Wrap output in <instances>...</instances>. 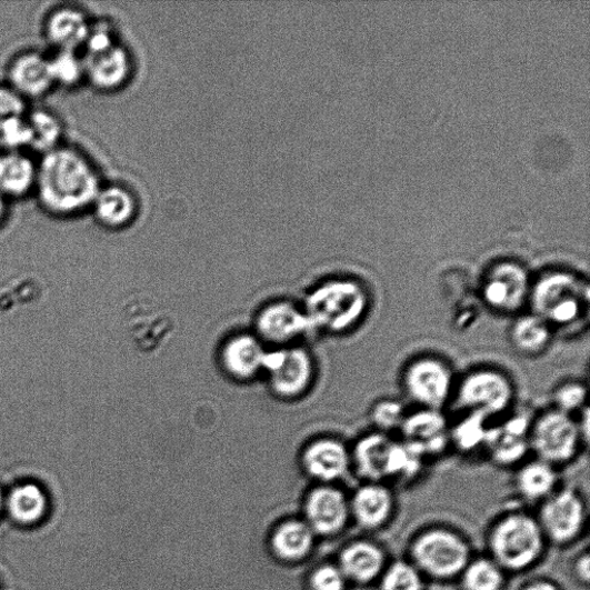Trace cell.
Listing matches in <instances>:
<instances>
[{
    "mask_svg": "<svg viewBox=\"0 0 590 590\" xmlns=\"http://www.w3.org/2000/svg\"><path fill=\"white\" fill-rule=\"evenodd\" d=\"M98 168L80 150L59 146L38 164L36 193L54 216H74L90 210L102 189Z\"/></svg>",
    "mask_w": 590,
    "mask_h": 590,
    "instance_id": "1",
    "label": "cell"
},
{
    "mask_svg": "<svg viewBox=\"0 0 590 590\" xmlns=\"http://www.w3.org/2000/svg\"><path fill=\"white\" fill-rule=\"evenodd\" d=\"M532 313L550 328L572 330L587 318L589 286L580 274L568 269H550L532 283L530 301Z\"/></svg>",
    "mask_w": 590,
    "mask_h": 590,
    "instance_id": "2",
    "label": "cell"
},
{
    "mask_svg": "<svg viewBox=\"0 0 590 590\" xmlns=\"http://www.w3.org/2000/svg\"><path fill=\"white\" fill-rule=\"evenodd\" d=\"M369 309V294L356 279L336 278L317 288L307 299L310 326L331 333L356 328Z\"/></svg>",
    "mask_w": 590,
    "mask_h": 590,
    "instance_id": "3",
    "label": "cell"
},
{
    "mask_svg": "<svg viewBox=\"0 0 590 590\" xmlns=\"http://www.w3.org/2000/svg\"><path fill=\"white\" fill-rule=\"evenodd\" d=\"M516 390L501 370L480 368L466 374L454 390L456 407L488 419L506 413L512 406Z\"/></svg>",
    "mask_w": 590,
    "mask_h": 590,
    "instance_id": "4",
    "label": "cell"
},
{
    "mask_svg": "<svg viewBox=\"0 0 590 590\" xmlns=\"http://www.w3.org/2000/svg\"><path fill=\"white\" fill-rule=\"evenodd\" d=\"M583 443L578 421L572 416L552 409L533 420L530 448L538 459L553 468L574 459Z\"/></svg>",
    "mask_w": 590,
    "mask_h": 590,
    "instance_id": "5",
    "label": "cell"
},
{
    "mask_svg": "<svg viewBox=\"0 0 590 590\" xmlns=\"http://www.w3.org/2000/svg\"><path fill=\"white\" fill-rule=\"evenodd\" d=\"M532 278L527 268L516 260H500L484 272L480 292L483 302L500 314L520 312L530 301Z\"/></svg>",
    "mask_w": 590,
    "mask_h": 590,
    "instance_id": "6",
    "label": "cell"
},
{
    "mask_svg": "<svg viewBox=\"0 0 590 590\" xmlns=\"http://www.w3.org/2000/svg\"><path fill=\"white\" fill-rule=\"evenodd\" d=\"M543 547L541 527L531 517L511 516L494 528L491 549L501 566L521 570L531 566Z\"/></svg>",
    "mask_w": 590,
    "mask_h": 590,
    "instance_id": "7",
    "label": "cell"
},
{
    "mask_svg": "<svg viewBox=\"0 0 590 590\" xmlns=\"http://www.w3.org/2000/svg\"><path fill=\"white\" fill-rule=\"evenodd\" d=\"M402 388L420 409L441 411L454 391L453 370L440 358H417L403 370Z\"/></svg>",
    "mask_w": 590,
    "mask_h": 590,
    "instance_id": "8",
    "label": "cell"
},
{
    "mask_svg": "<svg viewBox=\"0 0 590 590\" xmlns=\"http://www.w3.org/2000/svg\"><path fill=\"white\" fill-rule=\"evenodd\" d=\"M413 556L428 574L448 578L468 567L470 550L468 544L450 532L431 531L418 539Z\"/></svg>",
    "mask_w": 590,
    "mask_h": 590,
    "instance_id": "9",
    "label": "cell"
},
{
    "mask_svg": "<svg viewBox=\"0 0 590 590\" xmlns=\"http://www.w3.org/2000/svg\"><path fill=\"white\" fill-rule=\"evenodd\" d=\"M263 369L273 391L284 398L301 396L314 379L313 359L302 349L266 353Z\"/></svg>",
    "mask_w": 590,
    "mask_h": 590,
    "instance_id": "10",
    "label": "cell"
},
{
    "mask_svg": "<svg viewBox=\"0 0 590 590\" xmlns=\"http://www.w3.org/2000/svg\"><path fill=\"white\" fill-rule=\"evenodd\" d=\"M86 80L102 92H114L127 87L136 71L133 54L120 41L109 49L84 54Z\"/></svg>",
    "mask_w": 590,
    "mask_h": 590,
    "instance_id": "11",
    "label": "cell"
},
{
    "mask_svg": "<svg viewBox=\"0 0 590 590\" xmlns=\"http://www.w3.org/2000/svg\"><path fill=\"white\" fill-rule=\"evenodd\" d=\"M533 418L526 412L511 416L502 424L490 427L484 448L493 462L512 466L521 461L530 448Z\"/></svg>",
    "mask_w": 590,
    "mask_h": 590,
    "instance_id": "12",
    "label": "cell"
},
{
    "mask_svg": "<svg viewBox=\"0 0 590 590\" xmlns=\"http://www.w3.org/2000/svg\"><path fill=\"white\" fill-rule=\"evenodd\" d=\"M406 441L427 457L443 453L450 444V428L441 411L419 409L408 414L399 430Z\"/></svg>",
    "mask_w": 590,
    "mask_h": 590,
    "instance_id": "13",
    "label": "cell"
},
{
    "mask_svg": "<svg viewBox=\"0 0 590 590\" xmlns=\"http://www.w3.org/2000/svg\"><path fill=\"white\" fill-rule=\"evenodd\" d=\"M127 322L137 348L144 352L163 348L173 331V323L164 310L146 301L128 306Z\"/></svg>",
    "mask_w": 590,
    "mask_h": 590,
    "instance_id": "14",
    "label": "cell"
},
{
    "mask_svg": "<svg viewBox=\"0 0 590 590\" xmlns=\"http://www.w3.org/2000/svg\"><path fill=\"white\" fill-rule=\"evenodd\" d=\"M90 210L102 227L121 230L138 219L140 201L127 184H103Z\"/></svg>",
    "mask_w": 590,
    "mask_h": 590,
    "instance_id": "15",
    "label": "cell"
},
{
    "mask_svg": "<svg viewBox=\"0 0 590 590\" xmlns=\"http://www.w3.org/2000/svg\"><path fill=\"white\" fill-rule=\"evenodd\" d=\"M541 517L546 533L557 542H566L580 531L584 517L583 504L574 490L566 489L550 497Z\"/></svg>",
    "mask_w": 590,
    "mask_h": 590,
    "instance_id": "16",
    "label": "cell"
},
{
    "mask_svg": "<svg viewBox=\"0 0 590 590\" xmlns=\"http://www.w3.org/2000/svg\"><path fill=\"white\" fill-rule=\"evenodd\" d=\"M9 82L22 99H37L54 86L49 57L39 51L18 54L9 68Z\"/></svg>",
    "mask_w": 590,
    "mask_h": 590,
    "instance_id": "17",
    "label": "cell"
},
{
    "mask_svg": "<svg viewBox=\"0 0 590 590\" xmlns=\"http://www.w3.org/2000/svg\"><path fill=\"white\" fill-rule=\"evenodd\" d=\"M308 526L320 534H333L341 530L349 517V503L343 492L321 487L309 494L306 504Z\"/></svg>",
    "mask_w": 590,
    "mask_h": 590,
    "instance_id": "18",
    "label": "cell"
},
{
    "mask_svg": "<svg viewBox=\"0 0 590 590\" xmlns=\"http://www.w3.org/2000/svg\"><path fill=\"white\" fill-rule=\"evenodd\" d=\"M302 461L310 476L326 482L344 478L352 464L351 451L334 439H321L309 444Z\"/></svg>",
    "mask_w": 590,
    "mask_h": 590,
    "instance_id": "19",
    "label": "cell"
},
{
    "mask_svg": "<svg viewBox=\"0 0 590 590\" xmlns=\"http://www.w3.org/2000/svg\"><path fill=\"white\" fill-rule=\"evenodd\" d=\"M91 22L82 10L61 7L46 19L44 36L57 51L78 52L83 49Z\"/></svg>",
    "mask_w": 590,
    "mask_h": 590,
    "instance_id": "20",
    "label": "cell"
},
{
    "mask_svg": "<svg viewBox=\"0 0 590 590\" xmlns=\"http://www.w3.org/2000/svg\"><path fill=\"white\" fill-rule=\"evenodd\" d=\"M260 334L271 343L282 344L306 332L310 326L306 314L290 302L266 307L258 318Z\"/></svg>",
    "mask_w": 590,
    "mask_h": 590,
    "instance_id": "21",
    "label": "cell"
},
{
    "mask_svg": "<svg viewBox=\"0 0 590 590\" xmlns=\"http://www.w3.org/2000/svg\"><path fill=\"white\" fill-rule=\"evenodd\" d=\"M38 164L23 151L0 153V194L19 199L36 191Z\"/></svg>",
    "mask_w": 590,
    "mask_h": 590,
    "instance_id": "22",
    "label": "cell"
},
{
    "mask_svg": "<svg viewBox=\"0 0 590 590\" xmlns=\"http://www.w3.org/2000/svg\"><path fill=\"white\" fill-rule=\"evenodd\" d=\"M394 440L379 431L363 434L351 451L352 464L370 482L387 479L389 453Z\"/></svg>",
    "mask_w": 590,
    "mask_h": 590,
    "instance_id": "23",
    "label": "cell"
},
{
    "mask_svg": "<svg viewBox=\"0 0 590 590\" xmlns=\"http://www.w3.org/2000/svg\"><path fill=\"white\" fill-rule=\"evenodd\" d=\"M266 353L257 338L240 334L226 344L222 363L233 379L252 380L263 369Z\"/></svg>",
    "mask_w": 590,
    "mask_h": 590,
    "instance_id": "24",
    "label": "cell"
},
{
    "mask_svg": "<svg viewBox=\"0 0 590 590\" xmlns=\"http://www.w3.org/2000/svg\"><path fill=\"white\" fill-rule=\"evenodd\" d=\"M351 506L359 523L367 528H374L389 517L392 496L386 486L369 482L357 490Z\"/></svg>",
    "mask_w": 590,
    "mask_h": 590,
    "instance_id": "25",
    "label": "cell"
},
{
    "mask_svg": "<svg viewBox=\"0 0 590 590\" xmlns=\"http://www.w3.org/2000/svg\"><path fill=\"white\" fill-rule=\"evenodd\" d=\"M384 564V556L380 548L367 542L348 547L340 556V571L347 579L364 583L374 580Z\"/></svg>",
    "mask_w": 590,
    "mask_h": 590,
    "instance_id": "26",
    "label": "cell"
},
{
    "mask_svg": "<svg viewBox=\"0 0 590 590\" xmlns=\"http://www.w3.org/2000/svg\"><path fill=\"white\" fill-rule=\"evenodd\" d=\"M553 330L534 313L519 317L511 327L513 348L524 356H539L550 346Z\"/></svg>",
    "mask_w": 590,
    "mask_h": 590,
    "instance_id": "27",
    "label": "cell"
},
{
    "mask_svg": "<svg viewBox=\"0 0 590 590\" xmlns=\"http://www.w3.org/2000/svg\"><path fill=\"white\" fill-rule=\"evenodd\" d=\"M313 546V531L307 523L290 521L278 528L273 538L274 552L288 561L304 557Z\"/></svg>",
    "mask_w": 590,
    "mask_h": 590,
    "instance_id": "28",
    "label": "cell"
},
{
    "mask_svg": "<svg viewBox=\"0 0 590 590\" xmlns=\"http://www.w3.org/2000/svg\"><path fill=\"white\" fill-rule=\"evenodd\" d=\"M556 482L553 466L540 459L524 463L517 476V487L528 500L543 499L551 493Z\"/></svg>",
    "mask_w": 590,
    "mask_h": 590,
    "instance_id": "29",
    "label": "cell"
},
{
    "mask_svg": "<svg viewBox=\"0 0 590 590\" xmlns=\"http://www.w3.org/2000/svg\"><path fill=\"white\" fill-rule=\"evenodd\" d=\"M489 419L480 413H468L450 428V443L460 452L471 453L484 448L489 428Z\"/></svg>",
    "mask_w": 590,
    "mask_h": 590,
    "instance_id": "30",
    "label": "cell"
},
{
    "mask_svg": "<svg viewBox=\"0 0 590 590\" xmlns=\"http://www.w3.org/2000/svg\"><path fill=\"white\" fill-rule=\"evenodd\" d=\"M30 131H32V147L43 154L60 146L63 138V122L51 111L41 109L27 114Z\"/></svg>",
    "mask_w": 590,
    "mask_h": 590,
    "instance_id": "31",
    "label": "cell"
},
{
    "mask_svg": "<svg viewBox=\"0 0 590 590\" xmlns=\"http://www.w3.org/2000/svg\"><path fill=\"white\" fill-rule=\"evenodd\" d=\"M9 508L18 521L33 523L44 514L47 499L41 488L32 483H27L17 487L11 492Z\"/></svg>",
    "mask_w": 590,
    "mask_h": 590,
    "instance_id": "32",
    "label": "cell"
},
{
    "mask_svg": "<svg viewBox=\"0 0 590 590\" xmlns=\"http://www.w3.org/2000/svg\"><path fill=\"white\" fill-rule=\"evenodd\" d=\"M53 83L74 87L86 80L84 60L77 51H56L49 57Z\"/></svg>",
    "mask_w": 590,
    "mask_h": 590,
    "instance_id": "33",
    "label": "cell"
},
{
    "mask_svg": "<svg viewBox=\"0 0 590 590\" xmlns=\"http://www.w3.org/2000/svg\"><path fill=\"white\" fill-rule=\"evenodd\" d=\"M503 576L494 563L481 559L464 568L463 586L466 590H500Z\"/></svg>",
    "mask_w": 590,
    "mask_h": 590,
    "instance_id": "34",
    "label": "cell"
},
{
    "mask_svg": "<svg viewBox=\"0 0 590 590\" xmlns=\"http://www.w3.org/2000/svg\"><path fill=\"white\" fill-rule=\"evenodd\" d=\"M407 416V410L399 400L383 399L372 407L369 418L377 431L389 434L394 430H400Z\"/></svg>",
    "mask_w": 590,
    "mask_h": 590,
    "instance_id": "35",
    "label": "cell"
},
{
    "mask_svg": "<svg viewBox=\"0 0 590 590\" xmlns=\"http://www.w3.org/2000/svg\"><path fill=\"white\" fill-rule=\"evenodd\" d=\"M0 144L8 151H22L32 147V131L27 114L11 118L0 126Z\"/></svg>",
    "mask_w": 590,
    "mask_h": 590,
    "instance_id": "36",
    "label": "cell"
},
{
    "mask_svg": "<svg viewBox=\"0 0 590 590\" xmlns=\"http://www.w3.org/2000/svg\"><path fill=\"white\" fill-rule=\"evenodd\" d=\"M587 397V387L583 383H563L553 392V409L573 417L574 413L588 407Z\"/></svg>",
    "mask_w": 590,
    "mask_h": 590,
    "instance_id": "37",
    "label": "cell"
},
{
    "mask_svg": "<svg viewBox=\"0 0 590 590\" xmlns=\"http://www.w3.org/2000/svg\"><path fill=\"white\" fill-rule=\"evenodd\" d=\"M381 590H422L419 572L407 563H394L384 574Z\"/></svg>",
    "mask_w": 590,
    "mask_h": 590,
    "instance_id": "38",
    "label": "cell"
},
{
    "mask_svg": "<svg viewBox=\"0 0 590 590\" xmlns=\"http://www.w3.org/2000/svg\"><path fill=\"white\" fill-rule=\"evenodd\" d=\"M119 41L117 30L111 21H92L83 46L84 54L102 52Z\"/></svg>",
    "mask_w": 590,
    "mask_h": 590,
    "instance_id": "39",
    "label": "cell"
},
{
    "mask_svg": "<svg viewBox=\"0 0 590 590\" xmlns=\"http://www.w3.org/2000/svg\"><path fill=\"white\" fill-rule=\"evenodd\" d=\"M26 114V103L17 92L7 86H0V126L11 118Z\"/></svg>",
    "mask_w": 590,
    "mask_h": 590,
    "instance_id": "40",
    "label": "cell"
},
{
    "mask_svg": "<svg viewBox=\"0 0 590 590\" xmlns=\"http://www.w3.org/2000/svg\"><path fill=\"white\" fill-rule=\"evenodd\" d=\"M347 578L339 568H320L312 577L313 590H344Z\"/></svg>",
    "mask_w": 590,
    "mask_h": 590,
    "instance_id": "41",
    "label": "cell"
},
{
    "mask_svg": "<svg viewBox=\"0 0 590 590\" xmlns=\"http://www.w3.org/2000/svg\"><path fill=\"white\" fill-rule=\"evenodd\" d=\"M523 590H558L557 587L548 581H538L527 586Z\"/></svg>",
    "mask_w": 590,
    "mask_h": 590,
    "instance_id": "42",
    "label": "cell"
},
{
    "mask_svg": "<svg viewBox=\"0 0 590 590\" xmlns=\"http://www.w3.org/2000/svg\"><path fill=\"white\" fill-rule=\"evenodd\" d=\"M578 572L581 574V577L584 578V580H588V578H589V559H588V556H586L583 558V562L579 563Z\"/></svg>",
    "mask_w": 590,
    "mask_h": 590,
    "instance_id": "43",
    "label": "cell"
},
{
    "mask_svg": "<svg viewBox=\"0 0 590 590\" xmlns=\"http://www.w3.org/2000/svg\"><path fill=\"white\" fill-rule=\"evenodd\" d=\"M7 213H8L7 199L2 194H0V224L4 222Z\"/></svg>",
    "mask_w": 590,
    "mask_h": 590,
    "instance_id": "44",
    "label": "cell"
},
{
    "mask_svg": "<svg viewBox=\"0 0 590 590\" xmlns=\"http://www.w3.org/2000/svg\"><path fill=\"white\" fill-rule=\"evenodd\" d=\"M3 506V493L2 490H0V509H2Z\"/></svg>",
    "mask_w": 590,
    "mask_h": 590,
    "instance_id": "45",
    "label": "cell"
}]
</instances>
